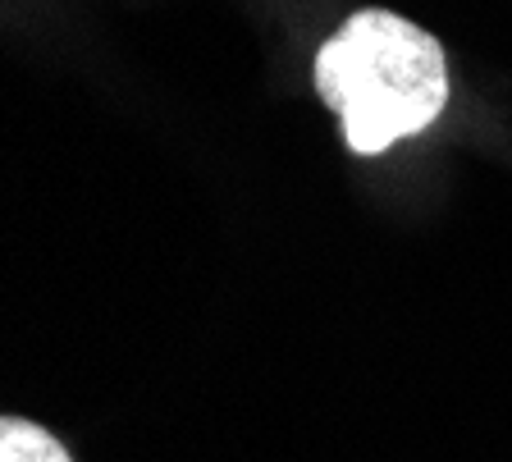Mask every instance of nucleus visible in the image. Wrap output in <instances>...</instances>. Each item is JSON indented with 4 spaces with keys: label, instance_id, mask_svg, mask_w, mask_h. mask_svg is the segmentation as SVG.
Returning a JSON list of instances; mask_svg holds the SVG:
<instances>
[{
    "label": "nucleus",
    "instance_id": "obj_2",
    "mask_svg": "<svg viewBox=\"0 0 512 462\" xmlns=\"http://www.w3.org/2000/svg\"><path fill=\"white\" fill-rule=\"evenodd\" d=\"M0 462H74L51 430L23 417H0Z\"/></svg>",
    "mask_w": 512,
    "mask_h": 462
},
{
    "label": "nucleus",
    "instance_id": "obj_1",
    "mask_svg": "<svg viewBox=\"0 0 512 462\" xmlns=\"http://www.w3.org/2000/svg\"><path fill=\"white\" fill-rule=\"evenodd\" d=\"M316 92L357 156L430 129L448 101L444 46L389 10H357L316 55Z\"/></svg>",
    "mask_w": 512,
    "mask_h": 462
}]
</instances>
